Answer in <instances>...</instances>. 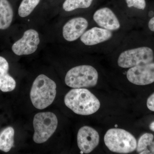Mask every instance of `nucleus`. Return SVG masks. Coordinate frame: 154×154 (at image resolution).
<instances>
[{"label": "nucleus", "mask_w": 154, "mask_h": 154, "mask_svg": "<svg viewBox=\"0 0 154 154\" xmlns=\"http://www.w3.org/2000/svg\"><path fill=\"white\" fill-rule=\"evenodd\" d=\"M67 107L75 113L90 115L96 113L100 107V102L94 94L85 88H74L64 97Z\"/></svg>", "instance_id": "obj_1"}, {"label": "nucleus", "mask_w": 154, "mask_h": 154, "mask_svg": "<svg viewBox=\"0 0 154 154\" xmlns=\"http://www.w3.org/2000/svg\"><path fill=\"white\" fill-rule=\"evenodd\" d=\"M57 85L54 81L43 74L39 75L33 82L30 98L34 107L42 110L48 107L56 96Z\"/></svg>", "instance_id": "obj_2"}, {"label": "nucleus", "mask_w": 154, "mask_h": 154, "mask_svg": "<svg viewBox=\"0 0 154 154\" xmlns=\"http://www.w3.org/2000/svg\"><path fill=\"white\" fill-rule=\"evenodd\" d=\"M104 142L110 151L118 153L132 152L137 147L134 137L128 131L121 128L108 130L104 137Z\"/></svg>", "instance_id": "obj_3"}, {"label": "nucleus", "mask_w": 154, "mask_h": 154, "mask_svg": "<svg viewBox=\"0 0 154 154\" xmlns=\"http://www.w3.org/2000/svg\"><path fill=\"white\" fill-rule=\"evenodd\" d=\"M99 74L94 67L90 65L79 66L69 70L66 75V84L73 88L94 87L97 85Z\"/></svg>", "instance_id": "obj_4"}, {"label": "nucleus", "mask_w": 154, "mask_h": 154, "mask_svg": "<svg viewBox=\"0 0 154 154\" xmlns=\"http://www.w3.org/2000/svg\"><path fill=\"white\" fill-rule=\"evenodd\" d=\"M57 125V117L52 112L36 113L33 120V141L38 144L45 142L55 132Z\"/></svg>", "instance_id": "obj_5"}, {"label": "nucleus", "mask_w": 154, "mask_h": 154, "mask_svg": "<svg viewBox=\"0 0 154 154\" xmlns=\"http://www.w3.org/2000/svg\"><path fill=\"white\" fill-rule=\"evenodd\" d=\"M154 53L152 48L140 47L126 50L119 56L117 64L122 68H130L153 61Z\"/></svg>", "instance_id": "obj_6"}, {"label": "nucleus", "mask_w": 154, "mask_h": 154, "mask_svg": "<svg viewBox=\"0 0 154 154\" xmlns=\"http://www.w3.org/2000/svg\"><path fill=\"white\" fill-rule=\"evenodd\" d=\"M40 42L38 32L34 29H29L13 44L12 51L17 55H29L36 51Z\"/></svg>", "instance_id": "obj_7"}, {"label": "nucleus", "mask_w": 154, "mask_h": 154, "mask_svg": "<svg viewBox=\"0 0 154 154\" xmlns=\"http://www.w3.org/2000/svg\"><path fill=\"white\" fill-rule=\"evenodd\" d=\"M129 82L137 85H146L154 82V62L130 68L127 72Z\"/></svg>", "instance_id": "obj_8"}, {"label": "nucleus", "mask_w": 154, "mask_h": 154, "mask_svg": "<svg viewBox=\"0 0 154 154\" xmlns=\"http://www.w3.org/2000/svg\"><path fill=\"white\" fill-rule=\"evenodd\" d=\"M99 135L93 128L84 126L81 128L77 134V143L81 152L84 153H91L98 146Z\"/></svg>", "instance_id": "obj_9"}, {"label": "nucleus", "mask_w": 154, "mask_h": 154, "mask_svg": "<svg viewBox=\"0 0 154 154\" xmlns=\"http://www.w3.org/2000/svg\"><path fill=\"white\" fill-rule=\"evenodd\" d=\"M88 22L85 18L75 17L70 19L63 28V36L68 42H73L80 38L88 28Z\"/></svg>", "instance_id": "obj_10"}, {"label": "nucleus", "mask_w": 154, "mask_h": 154, "mask_svg": "<svg viewBox=\"0 0 154 154\" xmlns=\"http://www.w3.org/2000/svg\"><path fill=\"white\" fill-rule=\"evenodd\" d=\"M93 19L100 28L110 31L118 30L121 26L118 18L109 8H102L97 10L94 14Z\"/></svg>", "instance_id": "obj_11"}, {"label": "nucleus", "mask_w": 154, "mask_h": 154, "mask_svg": "<svg viewBox=\"0 0 154 154\" xmlns=\"http://www.w3.org/2000/svg\"><path fill=\"white\" fill-rule=\"evenodd\" d=\"M112 36L113 33L110 30L100 27H94L86 31L80 37V39L83 44L92 46L107 41Z\"/></svg>", "instance_id": "obj_12"}, {"label": "nucleus", "mask_w": 154, "mask_h": 154, "mask_svg": "<svg viewBox=\"0 0 154 154\" xmlns=\"http://www.w3.org/2000/svg\"><path fill=\"white\" fill-rule=\"evenodd\" d=\"M9 65L5 58L0 56V90L3 92L14 91L16 82L9 74Z\"/></svg>", "instance_id": "obj_13"}, {"label": "nucleus", "mask_w": 154, "mask_h": 154, "mask_svg": "<svg viewBox=\"0 0 154 154\" xmlns=\"http://www.w3.org/2000/svg\"><path fill=\"white\" fill-rule=\"evenodd\" d=\"M14 17V11L8 0H0V30L8 29Z\"/></svg>", "instance_id": "obj_14"}, {"label": "nucleus", "mask_w": 154, "mask_h": 154, "mask_svg": "<svg viewBox=\"0 0 154 154\" xmlns=\"http://www.w3.org/2000/svg\"><path fill=\"white\" fill-rule=\"evenodd\" d=\"M15 131L12 127H8L0 133V150L8 152L14 146Z\"/></svg>", "instance_id": "obj_15"}, {"label": "nucleus", "mask_w": 154, "mask_h": 154, "mask_svg": "<svg viewBox=\"0 0 154 154\" xmlns=\"http://www.w3.org/2000/svg\"><path fill=\"white\" fill-rule=\"evenodd\" d=\"M154 135L150 133H145L139 139L137 150L139 154H154Z\"/></svg>", "instance_id": "obj_16"}, {"label": "nucleus", "mask_w": 154, "mask_h": 154, "mask_svg": "<svg viewBox=\"0 0 154 154\" xmlns=\"http://www.w3.org/2000/svg\"><path fill=\"white\" fill-rule=\"evenodd\" d=\"M93 0H66L63 5V8L66 12H70L78 9L89 8Z\"/></svg>", "instance_id": "obj_17"}, {"label": "nucleus", "mask_w": 154, "mask_h": 154, "mask_svg": "<svg viewBox=\"0 0 154 154\" xmlns=\"http://www.w3.org/2000/svg\"><path fill=\"white\" fill-rule=\"evenodd\" d=\"M40 0H23L18 10L19 16L22 18L28 17L39 4Z\"/></svg>", "instance_id": "obj_18"}, {"label": "nucleus", "mask_w": 154, "mask_h": 154, "mask_svg": "<svg viewBox=\"0 0 154 154\" xmlns=\"http://www.w3.org/2000/svg\"><path fill=\"white\" fill-rule=\"evenodd\" d=\"M125 2L128 8H134L142 10L145 9V0H125Z\"/></svg>", "instance_id": "obj_19"}, {"label": "nucleus", "mask_w": 154, "mask_h": 154, "mask_svg": "<svg viewBox=\"0 0 154 154\" xmlns=\"http://www.w3.org/2000/svg\"><path fill=\"white\" fill-rule=\"evenodd\" d=\"M147 107L149 110L154 112V93L148 98Z\"/></svg>", "instance_id": "obj_20"}, {"label": "nucleus", "mask_w": 154, "mask_h": 154, "mask_svg": "<svg viewBox=\"0 0 154 154\" xmlns=\"http://www.w3.org/2000/svg\"><path fill=\"white\" fill-rule=\"evenodd\" d=\"M148 27L151 31L154 32V17L152 18L149 21Z\"/></svg>", "instance_id": "obj_21"}, {"label": "nucleus", "mask_w": 154, "mask_h": 154, "mask_svg": "<svg viewBox=\"0 0 154 154\" xmlns=\"http://www.w3.org/2000/svg\"><path fill=\"white\" fill-rule=\"evenodd\" d=\"M149 128L151 130L154 132V121L152 122L149 125Z\"/></svg>", "instance_id": "obj_22"}]
</instances>
